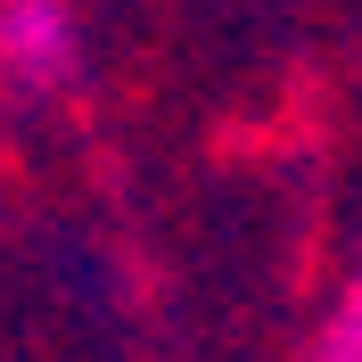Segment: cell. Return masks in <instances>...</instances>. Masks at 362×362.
<instances>
[{"label": "cell", "instance_id": "obj_1", "mask_svg": "<svg viewBox=\"0 0 362 362\" xmlns=\"http://www.w3.org/2000/svg\"><path fill=\"white\" fill-rule=\"evenodd\" d=\"M74 66H83V33L66 0H0V74L17 90H66Z\"/></svg>", "mask_w": 362, "mask_h": 362}, {"label": "cell", "instance_id": "obj_2", "mask_svg": "<svg viewBox=\"0 0 362 362\" xmlns=\"http://www.w3.org/2000/svg\"><path fill=\"white\" fill-rule=\"evenodd\" d=\"M305 362H362V264L346 272V288L329 296V313H321Z\"/></svg>", "mask_w": 362, "mask_h": 362}]
</instances>
